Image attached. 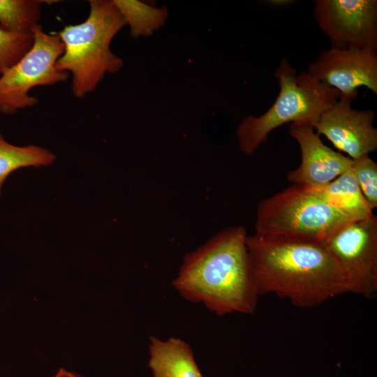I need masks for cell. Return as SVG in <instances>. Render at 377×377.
Listing matches in <instances>:
<instances>
[{"label": "cell", "instance_id": "6da1fadb", "mask_svg": "<svg viewBox=\"0 0 377 377\" xmlns=\"http://www.w3.org/2000/svg\"><path fill=\"white\" fill-rule=\"evenodd\" d=\"M246 246L259 295L309 309L352 293L349 277L323 242L255 233Z\"/></svg>", "mask_w": 377, "mask_h": 377}, {"label": "cell", "instance_id": "7a4b0ae2", "mask_svg": "<svg viewBox=\"0 0 377 377\" xmlns=\"http://www.w3.org/2000/svg\"><path fill=\"white\" fill-rule=\"evenodd\" d=\"M243 226L227 228L187 254L172 282L186 300L219 316L251 314L259 294Z\"/></svg>", "mask_w": 377, "mask_h": 377}, {"label": "cell", "instance_id": "3957f363", "mask_svg": "<svg viewBox=\"0 0 377 377\" xmlns=\"http://www.w3.org/2000/svg\"><path fill=\"white\" fill-rule=\"evenodd\" d=\"M89 13L79 24L65 26L57 34L64 52L57 68L72 75L73 95L82 98L93 92L105 75L119 71L122 59L110 50L115 36L126 25L112 0H90Z\"/></svg>", "mask_w": 377, "mask_h": 377}, {"label": "cell", "instance_id": "277c9868", "mask_svg": "<svg viewBox=\"0 0 377 377\" xmlns=\"http://www.w3.org/2000/svg\"><path fill=\"white\" fill-rule=\"evenodd\" d=\"M274 76L279 92L273 105L259 117L244 118L237 129L239 147L245 154H253L272 131L284 124L309 122L313 126L339 98L335 89L317 81L307 72L297 73L286 59L281 61Z\"/></svg>", "mask_w": 377, "mask_h": 377}, {"label": "cell", "instance_id": "5b68a950", "mask_svg": "<svg viewBox=\"0 0 377 377\" xmlns=\"http://www.w3.org/2000/svg\"><path fill=\"white\" fill-rule=\"evenodd\" d=\"M351 221L313 187L293 184L258 204L255 233L323 242Z\"/></svg>", "mask_w": 377, "mask_h": 377}, {"label": "cell", "instance_id": "8992f818", "mask_svg": "<svg viewBox=\"0 0 377 377\" xmlns=\"http://www.w3.org/2000/svg\"><path fill=\"white\" fill-rule=\"evenodd\" d=\"M32 33L31 49L0 75V112L4 114H13L37 104V98L29 94L32 88L53 85L68 77V73L59 71L56 66L64 52L59 36L45 33L39 24Z\"/></svg>", "mask_w": 377, "mask_h": 377}, {"label": "cell", "instance_id": "52a82bcc", "mask_svg": "<svg viewBox=\"0 0 377 377\" xmlns=\"http://www.w3.org/2000/svg\"><path fill=\"white\" fill-rule=\"evenodd\" d=\"M323 243L349 277L352 293L374 297L377 292V217L373 214L347 222Z\"/></svg>", "mask_w": 377, "mask_h": 377}, {"label": "cell", "instance_id": "ba28073f", "mask_svg": "<svg viewBox=\"0 0 377 377\" xmlns=\"http://www.w3.org/2000/svg\"><path fill=\"white\" fill-rule=\"evenodd\" d=\"M313 17L332 47L377 52V1L316 0Z\"/></svg>", "mask_w": 377, "mask_h": 377}, {"label": "cell", "instance_id": "9c48e42d", "mask_svg": "<svg viewBox=\"0 0 377 377\" xmlns=\"http://www.w3.org/2000/svg\"><path fill=\"white\" fill-rule=\"evenodd\" d=\"M306 72L317 81L335 89L339 96L355 100L361 87L377 94V55L369 50L331 47L320 53Z\"/></svg>", "mask_w": 377, "mask_h": 377}, {"label": "cell", "instance_id": "30bf717a", "mask_svg": "<svg viewBox=\"0 0 377 377\" xmlns=\"http://www.w3.org/2000/svg\"><path fill=\"white\" fill-rule=\"evenodd\" d=\"M353 101L339 96L320 114L313 128L349 158L357 159L376 150L377 129L374 126V112L353 108Z\"/></svg>", "mask_w": 377, "mask_h": 377}, {"label": "cell", "instance_id": "8fae6325", "mask_svg": "<svg viewBox=\"0 0 377 377\" xmlns=\"http://www.w3.org/2000/svg\"><path fill=\"white\" fill-rule=\"evenodd\" d=\"M289 133L297 142L301 151L300 165L288 174L290 182L319 187L350 168L352 159L325 145L312 124L293 123Z\"/></svg>", "mask_w": 377, "mask_h": 377}, {"label": "cell", "instance_id": "7c38bea8", "mask_svg": "<svg viewBox=\"0 0 377 377\" xmlns=\"http://www.w3.org/2000/svg\"><path fill=\"white\" fill-rule=\"evenodd\" d=\"M149 355L153 377H203L191 348L179 338L151 337Z\"/></svg>", "mask_w": 377, "mask_h": 377}, {"label": "cell", "instance_id": "4fadbf2b", "mask_svg": "<svg viewBox=\"0 0 377 377\" xmlns=\"http://www.w3.org/2000/svg\"><path fill=\"white\" fill-rule=\"evenodd\" d=\"M313 188L330 204L353 221L363 219L374 214V209L359 188L351 166L329 184Z\"/></svg>", "mask_w": 377, "mask_h": 377}, {"label": "cell", "instance_id": "5bb4252c", "mask_svg": "<svg viewBox=\"0 0 377 377\" xmlns=\"http://www.w3.org/2000/svg\"><path fill=\"white\" fill-rule=\"evenodd\" d=\"M129 26L131 37H147L165 22L168 10L166 7H154L138 0H112Z\"/></svg>", "mask_w": 377, "mask_h": 377}, {"label": "cell", "instance_id": "9a60e30c", "mask_svg": "<svg viewBox=\"0 0 377 377\" xmlns=\"http://www.w3.org/2000/svg\"><path fill=\"white\" fill-rule=\"evenodd\" d=\"M55 155L36 145L19 147L10 144L0 133V193L2 186L13 171L26 167H40L52 164Z\"/></svg>", "mask_w": 377, "mask_h": 377}, {"label": "cell", "instance_id": "2e32d148", "mask_svg": "<svg viewBox=\"0 0 377 377\" xmlns=\"http://www.w3.org/2000/svg\"><path fill=\"white\" fill-rule=\"evenodd\" d=\"M41 0H0V26L18 34H33L40 17Z\"/></svg>", "mask_w": 377, "mask_h": 377}, {"label": "cell", "instance_id": "e0dca14e", "mask_svg": "<svg viewBox=\"0 0 377 377\" xmlns=\"http://www.w3.org/2000/svg\"><path fill=\"white\" fill-rule=\"evenodd\" d=\"M33 43V34H18L0 26V75L14 66Z\"/></svg>", "mask_w": 377, "mask_h": 377}, {"label": "cell", "instance_id": "ac0fdd59", "mask_svg": "<svg viewBox=\"0 0 377 377\" xmlns=\"http://www.w3.org/2000/svg\"><path fill=\"white\" fill-rule=\"evenodd\" d=\"M351 168L359 188L369 205L377 207V164L369 155L352 159Z\"/></svg>", "mask_w": 377, "mask_h": 377}, {"label": "cell", "instance_id": "d6986e66", "mask_svg": "<svg viewBox=\"0 0 377 377\" xmlns=\"http://www.w3.org/2000/svg\"><path fill=\"white\" fill-rule=\"evenodd\" d=\"M54 377H82V376L75 374L66 369L61 368Z\"/></svg>", "mask_w": 377, "mask_h": 377}, {"label": "cell", "instance_id": "ffe728a7", "mask_svg": "<svg viewBox=\"0 0 377 377\" xmlns=\"http://www.w3.org/2000/svg\"><path fill=\"white\" fill-rule=\"evenodd\" d=\"M291 2V1L288 0H272L268 1L269 3L276 6H284L286 4H290Z\"/></svg>", "mask_w": 377, "mask_h": 377}]
</instances>
